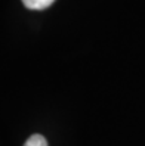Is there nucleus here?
Here are the masks:
<instances>
[{
	"mask_svg": "<svg viewBox=\"0 0 145 146\" xmlns=\"http://www.w3.org/2000/svg\"><path fill=\"white\" fill-rule=\"evenodd\" d=\"M21 2L30 11H45L55 3V0H21Z\"/></svg>",
	"mask_w": 145,
	"mask_h": 146,
	"instance_id": "obj_1",
	"label": "nucleus"
},
{
	"mask_svg": "<svg viewBox=\"0 0 145 146\" xmlns=\"http://www.w3.org/2000/svg\"><path fill=\"white\" fill-rule=\"evenodd\" d=\"M24 146H47V140L41 134H33L25 140Z\"/></svg>",
	"mask_w": 145,
	"mask_h": 146,
	"instance_id": "obj_2",
	"label": "nucleus"
}]
</instances>
